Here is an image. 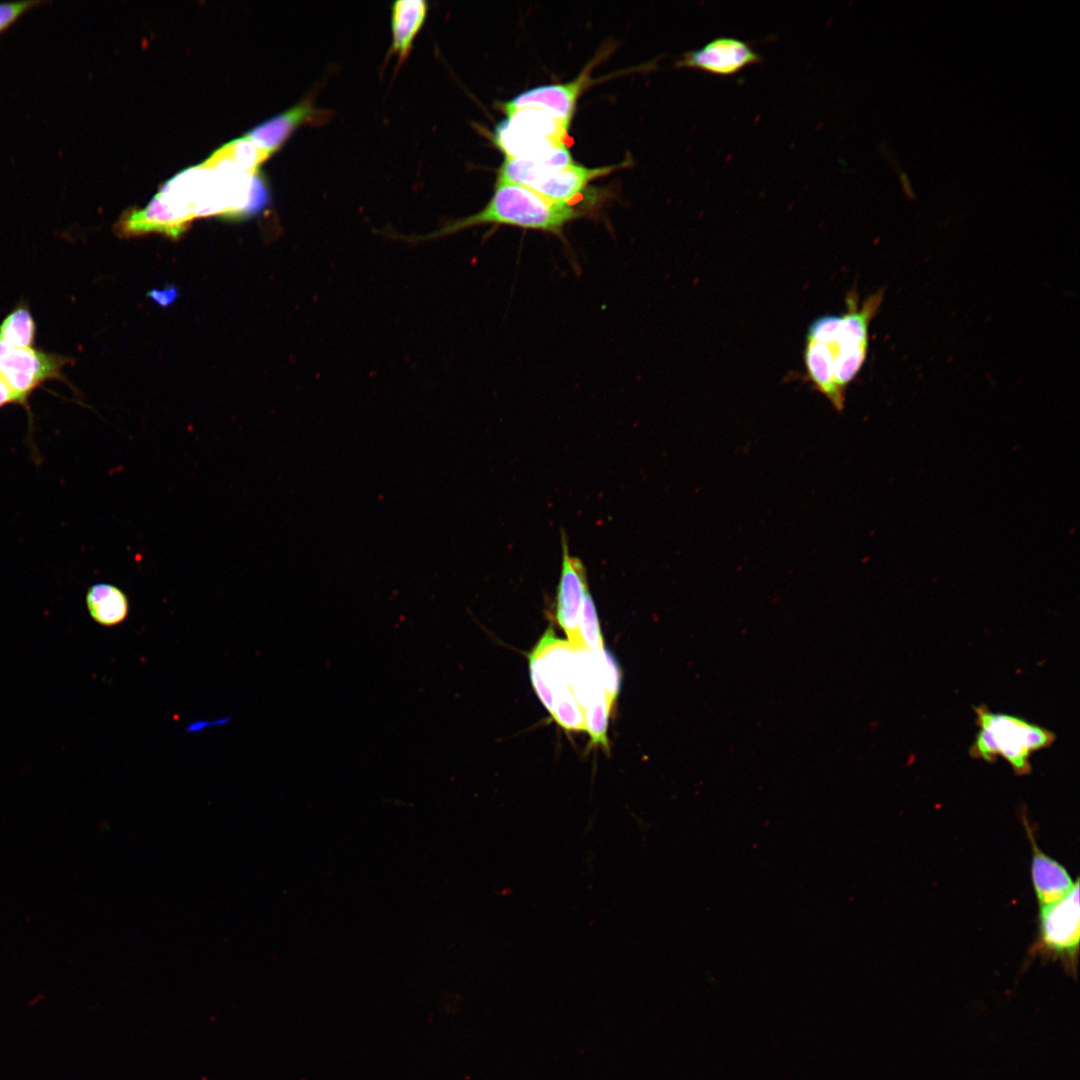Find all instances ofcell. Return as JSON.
I'll use <instances>...</instances> for the list:
<instances>
[{
	"mask_svg": "<svg viewBox=\"0 0 1080 1080\" xmlns=\"http://www.w3.org/2000/svg\"><path fill=\"white\" fill-rule=\"evenodd\" d=\"M974 710L979 731L970 755L987 762H994L1000 756L1017 775L1029 774L1032 754L1049 747L1055 740L1050 730L1017 716L994 713L985 705Z\"/></svg>",
	"mask_w": 1080,
	"mask_h": 1080,
	"instance_id": "3957f363",
	"label": "cell"
},
{
	"mask_svg": "<svg viewBox=\"0 0 1080 1080\" xmlns=\"http://www.w3.org/2000/svg\"><path fill=\"white\" fill-rule=\"evenodd\" d=\"M36 326L25 304L15 307L0 324V340L14 348L33 347Z\"/></svg>",
	"mask_w": 1080,
	"mask_h": 1080,
	"instance_id": "e0dca14e",
	"label": "cell"
},
{
	"mask_svg": "<svg viewBox=\"0 0 1080 1080\" xmlns=\"http://www.w3.org/2000/svg\"><path fill=\"white\" fill-rule=\"evenodd\" d=\"M428 3L424 0H398L391 7V52L400 61L409 55L413 42L421 30L428 14Z\"/></svg>",
	"mask_w": 1080,
	"mask_h": 1080,
	"instance_id": "4fadbf2b",
	"label": "cell"
},
{
	"mask_svg": "<svg viewBox=\"0 0 1080 1080\" xmlns=\"http://www.w3.org/2000/svg\"><path fill=\"white\" fill-rule=\"evenodd\" d=\"M1024 826L1032 845L1031 876L1040 906L1055 902L1069 893L1074 882L1066 868L1038 848L1028 821Z\"/></svg>",
	"mask_w": 1080,
	"mask_h": 1080,
	"instance_id": "7c38bea8",
	"label": "cell"
},
{
	"mask_svg": "<svg viewBox=\"0 0 1080 1080\" xmlns=\"http://www.w3.org/2000/svg\"><path fill=\"white\" fill-rule=\"evenodd\" d=\"M590 82V68L587 66L572 81L534 87L516 95L501 104L502 110L509 116L520 109L535 108L570 124L578 97Z\"/></svg>",
	"mask_w": 1080,
	"mask_h": 1080,
	"instance_id": "9c48e42d",
	"label": "cell"
},
{
	"mask_svg": "<svg viewBox=\"0 0 1080 1080\" xmlns=\"http://www.w3.org/2000/svg\"><path fill=\"white\" fill-rule=\"evenodd\" d=\"M594 653L596 657L600 684L604 689L605 693L608 695L611 703L614 705L621 683V673L619 666L613 655L605 648H603L599 652Z\"/></svg>",
	"mask_w": 1080,
	"mask_h": 1080,
	"instance_id": "44dd1931",
	"label": "cell"
},
{
	"mask_svg": "<svg viewBox=\"0 0 1080 1080\" xmlns=\"http://www.w3.org/2000/svg\"><path fill=\"white\" fill-rule=\"evenodd\" d=\"M270 156L266 150L244 136L223 145L203 165L221 173L253 174Z\"/></svg>",
	"mask_w": 1080,
	"mask_h": 1080,
	"instance_id": "5bb4252c",
	"label": "cell"
},
{
	"mask_svg": "<svg viewBox=\"0 0 1080 1080\" xmlns=\"http://www.w3.org/2000/svg\"><path fill=\"white\" fill-rule=\"evenodd\" d=\"M578 215L573 205L550 200L527 187L496 184L492 197L477 213L448 221L425 235L401 238L425 242L482 225H507L559 234Z\"/></svg>",
	"mask_w": 1080,
	"mask_h": 1080,
	"instance_id": "6da1fadb",
	"label": "cell"
},
{
	"mask_svg": "<svg viewBox=\"0 0 1080 1080\" xmlns=\"http://www.w3.org/2000/svg\"><path fill=\"white\" fill-rule=\"evenodd\" d=\"M617 168L603 166L590 168L572 162L563 167L545 163L504 157L496 184H517L557 202L570 204L586 189L587 185Z\"/></svg>",
	"mask_w": 1080,
	"mask_h": 1080,
	"instance_id": "277c9868",
	"label": "cell"
},
{
	"mask_svg": "<svg viewBox=\"0 0 1080 1080\" xmlns=\"http://www.w3.org/2000/svg\"><path fill=\"white\" fill-rule=\"evenodd\" d=\"M883 295V290H878L860 305L857 292L852 290L846 297L847 310L843 315L820 316L808 327L806 340L823 346L832 365L835 384L844 394L865 362L869 325Z\"/></svg>",
	"mask_w": 1080,
	"mask_h": 1080,
	"instance_id": "7a4b0ae2",
	"label": "cell"
},
{
	"mask_svg": "<svg viewBox=\"0 0 1080 1080\" xmlns=\"http://www.w3.org/2000/svg\"><path fill=\"white\" fill-rule=\"evenodd\" d=\"M1079 880L1061 899L1040 906L1039 934L1032 947L1033 954L1061 961L1066 969L1075 972L1080 939Z\"/></svg>",
	"mask_w": 1080,
	"mask_h": 1080,
	"instance_id": "5b68a950",
	"label": "cell"
},
{
	"mask_svg": "<svg viewBox=\"0 0 1080 1080\" xmlns=\"http://www.w3.org/2000/svg\"><path fill=\"white\" fill-rule=\"evenodd\" d=\"M760 61V54L747 42L734 37H717L699 49L687 51L676 66L731 76Z\"/></svg>",
	"mask_w": 1080,
	"mask_h": 1080,
	"instance_id": "52a82bcc",
	"label": "cell"
},
{
	"mask_svg": "<svg viewBox=\"0 0 1080 1080\" xmlns=\"http://www.w3.org/2000/svg\"><path fill=\"white\" fill-rule=\"evenodd\" d=\"M507 120L526 132L551 141L565 143L568 136L569 124L539 109L524 108L517 110L507 116Z\"/></svg>",
	"mask_w": 1080,
	"mask_h": 1080,
	"instance_id": "2e32d148",
	"label": "cell"
},
{
	"mask_svg": "<svg viewBox=\"0 0 1080 1080\" xmlns=\"http://www.w3.org/2000/svg\"><path fill=\"white\" fill-rule=\"evenodd\" d=\"M327 116V111L315 108L309 97L257 125L245 137L272 155L297 127L307 123H320L326 120Z\"/></svg>",
	"mask_w": 1080,
	"mask_h": 1080,
	"instance_id": "8fae6325",
	"label": "cell"
},
{
	"mask_svg": "<svg viewBox=\"0 0 1080 1080\" xmlns=\"http://www.w3.org/2000/svg\"><path fill=\"white\" fill-rule=\"evenodd\" d=\"M495 145L504 153V157L517 158L563 167L573 161L566 143H559L526 132L507 119L494 129Z\"/></svg>",
	"mask_w": 1080,
	"mask_h": 1080,
	"instance_id": "30bf717a",
	"label": "cell"
},
{
	"mask_svg": "<svg viewBox=\"0 0 1080 1080\" xmlns=\"http://www.w3.org/2000/svg\"><path fill=\"white\" fill-rule=\"evenodd\" d=\"M612 707L613 704L602 689L583 708L584 730L588 732L592 744L601 745L606 750L608 718Z\"/></svg>",
	"mask_w": 1080,
	"mask_h": 1080,
	"instance_id": "ac0fdd59",
	"label": "cell"
},
{
	"mask_svg": "<svg viewBox=\"0 0 1080 1080\" xmlns=\"http://www.w3.org/2000/svg\"><path fill=\"white\" fill-rule=\"evenodd\" d=\"M86 605L91 618L105 627L123 622L129 611L126 594L109 583L90 586L86 593Z\"/></svg>",
	"mask_w": 1080,
	"mask_h": 1080,
	"instance_id": "9a60e30c",
	"label": "cell"
},
{
	"mask_svg": "<svg viewBox=\"0 0 1080 1080\" xmlns=\"http://www.w3.org/2000/svg\"><path fill=\"white\" fill-rule=\"evenodd\" d=\"M43 3V1L0 3V32L10 27L22 14Z\"/></svg>",
	"mask_w": 1080,
	"mask_h": 1080,
	"instance_id": "7402d4cb",
	"label": "cell"
},
{
	"mask_svg": "<svg viewBox=\"0 0 1080 1080\" xmlns=\"http://www.w3.org/2000/svg\"><path fill=\"white\" fill-rule=\"evenodd\" d=\"M550 714L566 730H584V710L571 687H562L556 692Z\"/></svg>",
	"mask_w": 1080,
	"mask_h": 1080,
	"instance_id": "d6986e66",
	"label": "cell"
},
{
	"mask_svg": "<svg viewBox=\"0 0 1080 1080\" xmlns=\"http://www.w3.org/2000/svg\"><path fill=\"white\" fill-rule=\"evenodd\" d=\"M562 569L556 595L555 617L575 648L583 649L579 639V617L588 590L586 570L582 561L569 552L562 537Z\"/></svg>",
	"mask_w": 1080,
	"mask_h": 1080,
	"instance_id": "ba28073f",
	"label": "cell"
},
{
	"mask_svg": "<svg viewBox=\"0 0 1080 1080\" xmlns=\"http://www.w3.org/2000/svg\"><path fill=\"white\" fill-rule=\"evenodd\" d=\"M71 359L51 352L14 348L0 340V373L19 405L28 407L32 392L49 380L64 381L63 370Z\"/></svg>",
	"mask_w": 1080,
	"mask_h": 1080,
	"instance_id": "8992f818",
	"label": "cell"
},
{
	"mask_svg": "<svg viewBox=\"0 0 1080 1080\" xmlns=\"http://www.w3.org/2000/svg\"><path fill=\"white\" fill-rule=\"evenodd\" d=\"M8 404L19 405L16 396L0 373V408Z\"/></svg>",
	"mask_w": 1080,
	"mask_h": 1080,
	"instance_id": "603a6c76",
	"label": "cell"
},
{
	"mask_svg": "<svg viewBox=\"0 0 1080 1080\" xmlns=\"http://www.w3.org/2000/svg\"><path fill=\"white\" fill-rule=\"evenodd\" d=\"M900 182L902 184V188L904 190V193L909 198H914V192H913L911 183H910L909 178H908V176H907V174L905 172L900 173Z\"/></svg>",
	"mask_w": 1080,
	"mask_h": 1080,
	"instance_id": "cb8c5ba5",
	"label": "cell"
},
{
	"mask_svg": "<svg viewBox=\"0 0 1080 1080\" xmlns=\"http://www.w3.org/2000/svg\"><path fill=\"white\" fill-rule=\"evenodd\" d=\"M578 631L583 649L589 652H599L604 648L596 606L589 592H587L583 601Z\"/></svg>",
	"mask_w": 1080,
	"mask_h": 1080,
	"instance_id": "ffe728a7",
	"label": "cell"
}]
</instances>
